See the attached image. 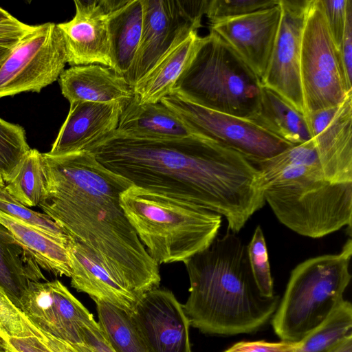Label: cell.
Here are the masks:
<instances>
[{
  "label": "cell",
  "mask_w": 352,
  "mask_h": 352,
  "mask_svg": "<svg viewBox=\"0 0 352 352\" xmlns=\"http://www.w3.org/2000/svg\"><path fill=\"white\" fill-rule=\"evenodd\" d=\"M86 151L132 185L220 214L235 234L266 204L258 169L239 152L197 134L162 140L116 131Z\"/></svg>",
  "instance_id": "1"
},
{
  "label": "cell",
  "mask_w": 352,
  "mask_h": 352,
  "mask_svg": "<svg viewBox=\"0 0 352 352\" xmlns=\"http://www.w3.org/2000/svg\"><path fill=\"white\" fill-rule=\"evenodd\" d=\"M45 192L38 207L87 247L110 275L139 295L158 288L159 265L148 254L120 203L132 184L86 151L42 153Z\"/></svg>",
  "instance_id": "2"
},
{
  "label": "cell",
  "mask_w": 352,
  "mask_h": 352,
  "mask_svg": "<svg viewBox=\"0 0 352 352\" xmlns=\"http://www.w3.org/2000/svg\"><path fill=\"white\" fill-rule=\"evenodd\" d=\"M190 288L184 311L190 326L223 336L251 333L274 314L280 298L263 296L252 277L246 245L228 230L185 261Z\"/></svg>",
  "instance_id": "3"
},
{
  "label": "cell",
  "mask_w": 352,
  "mask_h": 352,
  "mask_svg": "<svg viewBox=\"0 0 352 352\" xmlns=\"http://www.w3.org/2000/svg\"><path fill=\"white\" fill-rule=\"evenodd\" d=\"M248 160L261 173L265 203L285 226L313 239L351 230L352 182L326 178L312 139L272 157Z\"/></svg>",
  "instance_id": "4"
},
{
  "label": "cell",
  "mask_w": 352,
  "mask_h": 352,
  "mask_svg": "<svg viewBox=\"0 0 352 352\" xmlns=\"http://www.w3.org/2000/svg\"><path fill=\"white\" fill-rule=\"evenodd\" d=\"M124 212L158 265L184 263L218 236L222 217L191 203L131 185L120 195Z\"/></svg>",
  "instance_id": "5"
},
{
  "label": "cell",
  "mask_w": 352,
  "mask_h": 352,
  "mask_svg": "<svg viewBox=\"0 0 352 352\" xmlns=\"http://www.w3.org/2000/svg\"><path fill=\"white\" fill-rule=\"evenodd\" d=\"M263 83L214 31L199 36L173 93L201 107L248 120L257 111Z\"/></svg>",
  "instance_id": "6"
},
{
  "label": "cell",
  "mask_w": 352,
  "mask_h": 352,
  "mask_svg": "<svg viewBox=\"0 0 352 352\" xmlns=\"http://www.w3.org/2000/svg\"><path fill=\"white\" fill-rule=\"evenodd\" d=\"M351 256L349 238L340 252L309 258L292 270L272 318L280 340L300 343L341 303L351 279Z\"/></svg>",
  "instance_id": "7"
},
{
  "label": "cell",
  "mask_w": 352,
  "mask_h": 352,
  "mask_svg": "<svg viewBox=\"0 0 352 352\" xmlns=\"http://www.w3.org/2000/svg\"><path fill=\"white\" fill-rule=\"evenodd\" d=\"M300 72L305 116L338 106L352 94L318 0H309L307 4Z\"/></svg>",
  "instance_id": "8"
},
{
  "label": "cell",
  "mask_w": 352,
  "mask_h": 352,
  "mask_svg": "<svg viewBox=\"0 0 352 352\" xmlns=\"http://www.w3.org/2000/svg\"><path fill=\"white\" fill-rule=\"evenodd\" d=\"M66 63L65 41L57 24L34 25L0 67V98L40 92L59 78Z\"/></svg>",
  "instance_id": "9"
},
{
  "label": "cell",
  "mask_w": 352,
  "mask_h": 352,
  "mask_svg": "<svg viewBox=\"0 0 352 352\" xmlns=\"http://www.w3.org/2000/svg\"><path fill=\"white\" fill-rule=\"evenodd\" d=\"M160 102L194 133L232 148L248 160L268 159L293 146L248 120L201 107L176 93Z\"/></svg>",
  "instance_id": "10"
},
{
  "label": "cell",
  "mask_w": 352,
  "mask_h": 352,
  "mask_svg": "<svg viewBox=\"0 0 352 352\" xmlns=\"http://www.w3.org/2000/svg\"><path fill=\"white\" fill-rule=\"evenodd\" d=\"M143 27L133 63L124 76L133 87L182 37L197 31L208 0H141Z\"/></svg>",
  "instance_id": "11"
},
{
  "label": "cell",
  "mask_w": 352,
  "mask_h": 352,
  "mask_svg": "<svg viewBox=\"0 0 352 352\" xmlns=\"http://www.w3.org/2000/svg\"><path fill=\"white\" fill-rule=\"evenodd\" d=\"M20 309L39 330L72 342H85L81 329L93 315L60 280L32 282L20 300Z\"/></svg>",
  "instance_id": "12"
},
{
  "label": "cell",
  "mask_w": 352,
  "mask_h": 352,
  "mask_svg": "<svg viewBox=\"0 0 352 352\" xmlns=\"http://www.w3.org/2000/svg\"><path fill=\"white\" fill-rule=\"evenodd\" d=\"M130 316L144 352H192L189 320L170 290L143 293Z\"/></svg>",
  "instance_id": "13"
},
{
  "label": "cell",
  "mask_w": 352,
  "mask_h": 352,
  "mask_svg": "<svg viewBox=\"0 0 352 352\" xmlns=\"http://www.w3.org/2000/svg\"><path fill=\"white\" fill-rule=\"evenodd\" d=\"M309 0H279L281 17L270 63L262 83L305 116L300 61Z\"/></svg>",
  "instance_id": "14"
},
{
  "label": "cell",
  "mask_w": 352,
  "mask_h": 352,
  "mask_svg": "<svg viewBox=\"0 0 352 352\" xmlns=\"http://www.w3.org/2000/svg\"><path fill=\"white\" fill-rule=\"evenodd\" d=\"M117 0H75L76 13L57 24L65 41L67 63L98 64L113 68L109 23Z\"/></svg>",
  "instance_id": "15"
},
{
  "label": "cell",
  "mask_w": 352,
  "mask_h": 352,
  "mask_svg": "<svg viewBox=\"0 0 352 352\" xmlns=\"http://www.w3.org/2000/svg\"><path fill=\"white\" fill-rule=\"evenodd\" d=\"M305 118L326 178L352 182V94L340 105L309 113Z\"/></svg>",
  "instance_id": "16"
},
{
  "label": "cell",
  "mask_w": 352,
  "mask_h": 352,
  "mask_svg": "<svg viewBox=\"0 0 352 352\" xmlns=\"http://www.w3.org/2000/svg\"><path fill=\"white\" fill-rule=\"evenodd\" d=\"M281 17L279 3L212 25L217 33L261 80L267 69Z\"/></svg>",
  "instance_id": "17"
},
{
  "label": "cell",
  "mask_w": 352,
  "mask_h": 352,
  "mask_svg": "<svg viewBox=\"0 0 352 352\" xmlns=\"http://www.w3.org/2000/svg\"><path fill=\"white\" fill-rule=\"evenodd\" d=\"M124 103L70 102L67 116L47 153L87 151L117 130Z\"/></svg>",
  "instance_id": "18"
},
{
  "label": "cell",
  "mask_w": 352,
  "mask_h": 352,
  "mask_svg": "<svg viewBox=\"0 0 352 352\" xmlns=\"http://www.w3.org/2000/svg\"><path fill=\"white\" fill-rule=\"evenodd\" d=\"M72 273L71 285L94 300L112 304L131 314L141 295L115 280L94 254L72 238L67 245Z\"/></svg>",
  "instance_id": "19"
},
{
  "label": "cell",
  "mask_w": 352,
  "mask_h": 352,
  "mask_svg": "<svg viewBox=\"0 0 352 352\" xmlns=\"http://www.w3.org/2000/svg\"><path fill=\"white\" fill-rule=\"evenodd\" d=\"M58 82L63 96L70 102H126L134 97L133 87L113 69L98 64L72 66Z\"/></svg>",
  "instance_id": "20"
},
{
  "label": "cell",
  "mask_w": 352,
  "mask_h": 352,
  "mask_svg": "<svg viewBox=\"0 0 352 352\" xmlns=\"http://www.w3.org/2000/svg\"><path fill=\"white\" fill-rule=\"evenodd\" d=\"M116 131L133 138L162 140L195 134L161 102L140 104L134 97L124 104Z\"/></svg>",
  "instance_id": "21"
},
{
  "label": "cell",
  "mask_w": 352,
  "mask_h": 352,
  "mask_svg": "<svg viewBox=\"0 0 352 352\" xmlns=\"http://www.w3.org/2000/svg\"><path fill=\"white\" fill-rule=\"evenodd\" d=\"M197 31L180 38L134 86V98L140 104L160 102L173 93L188 65L199 38Z\"/></svg>",
  "instance_id": "22"
},
{
  "label": "cell",
  "mask_w": 352,
  "mask_h": 352,
  "mask_svg": "<svg viewBox=\"0 0 352 352\" xmlns=\"http://www.w3.org/2000/svg\"><path fill=\"white\" fill-rule=\"evenodd\" d=\"M0 225L30 253L41 268L56 276L70 277L67 245L61 239L0 210Z\"/></svg>",
  "instance_id": "23"
},
{
  "label": "cell",
  "mask_w": 352,
  "mask_h": 352,
  "mask_svg": "<svg viewBox=\"0 0 352 352\" xmlns=\"http://www.w3.org/2000/svg\"><path fill=\"white\" fill-rule=\"evenodd\" d=\"M143 27L141 0H117L109 19L110 53L113 69L124 76L131 67Z\"/></svg>",
  "instance_id": "24"
},
{
  "label": "cell",
  "mask_w": 352,
  "mask_h": 352,
  "mask_svg": "<svg viewBox=\"0 0 352 352\" xmlns=\"http://www.w3.org/2000/svg\"><path fill=\"white\" fill-rule=\"evenodd\" d=\"M248 120L292 145L311 140L304 114L263 85L258 108Z\"/></svg>",
  "instance_id": "25"
},
{
  "label": "cell",
  "mask_w": 352,
  "mask_h": 352,
  "mask_svg": "<svg viewBox=\"0 0 352 352\" xmlns=\"http://www.w3.org/2000/svg\"><path fill=\"white\" fill-rule=\"evenodd\" d=\"M43 280L33 257L0 225V287L20 309V300L30 283Z\"/></svg>",
  "instance_id": "26"
},
{
  "label": "cell",
  "mask_w": 352,
  "mask_h": 352,
  "mask_svg": "<svg viewBox=\"0 0 352 352\" xmlns=\"http://www.w3.org/2000/svg\"><path fill=\"white\" fill-rule=\"evenodd\" d=\"M43 155L30 148L5 183V191L15 201L29 208L38 206L45 192Z\"/></svg>",
  "instance_id": "27"
},
{
  "label": "cell",
  "mask_w": 352,
  "mask_h": 352,
  "mask_svg": "<svg viewBox=\"0 0 352 352\" xmlns=\"http://www.w3.org/2000/svg\"><path fill=\"white\" fill-rule=\"evenodd\" d=\"M98 324L115 352H144L130 314L104 301H96Z\"/></svg>",
  "instance_id": "28"
},
{
  "label": "cell",
  "mask_w": 352,
  "mask_h": 352,
  "mask_svg": "<svg viewBox=\"0 0 352 352\" xmlns=\"http://www.w3.org/2000/svg\"><path fill=\"white\" fill-rule=\"evenodd\" d=\"M352 305L344 299L327 318L300 342L299 352H326L352 334Z\"/></svg>",
  "instance_id": "29"
},
{
  "label": "cell",
  "mask_w": 352,
  "mask_h": 352,
  "mask_svg": "<svg viewBox=\"0 0 352 352\" xmlns=\"http://www.w3.org/2000/svg\"><path fill=\"white\" fill-rule=\"evenodd\" d=\"M30 149L25 129L0 118V177L4 184Z\"/></svg>",
  "instance_id": "30"
},
{
  "label": "cell",
  "mask_w": 352,
  "mask_h": 352,
  "mask_svg": "<svg viewBox=\"0 0 352 352\" xmlns=\"http://www.w3.org/2000/svg\"><path fill=\"white\" fill-rule=\"evenodd\" d=\"M246 248L250 269L258 291L264 297L274 296L273 280L267 248L260 226L256 228Z\"/></svg>",
  "instance_id": "31"
},
{
  "label": "cell",
  "mask_w": 352,
  "mask_h": 352,
  "mask_svg": "<svg viewBox=\"0 0 352 352\" xmlns=\"http://www.w3.org/2000/svg\"><path fill=\"white\" fill-rule=\"evenodd\" d=\"M0 210L59 239L71 238L48 215L34 211L13 199L5 191L4 186L0 187Z\"/></svg>",
  "instance_id": "32"
},
{
  "label": "cell",
  "mask_w": 352,
  "mask_h": 352,
  "mask_svg": "<svg viewBox=\"0 0 352 352\" xmlns=\"http://www.w3.org/2000/svg\"><path fill=\"white\" fill-rule=\"evenodd\" d=\"M279 0H208L205 15L210 25L277 6Z\"/></svg>",
  "instance_id": "33"
},
{
  "label": "cell",
  "mask_w": 352,
  "mask_h": 352,
  "mask_svg": "<svg viewBox=\"0 0 352 352\" xmlns=\"http://www.w3.org/2000/svg\"><path fill=\"white\" fill-rule=\"evenodd\" d=\"M0 336L3 339L37 336L33 324L0 287Z\"/></svg>",
  "instance_id": "34"
},
{
  "label": "cell",
  "mask_w": 352,
  "mask_h": 352,
  "mask_svg": "<svg viewBox=\"0 0 352 352\" xmlns=\"http://www.w3.org/2000/svg\"><path fill=\"white\" fill-rule=\"evenodd\" d=\"M332 39L339 51L349 0H318Z\"/></svg>",
  "instance_id": "35"
},
{
  "label": "cell",
  "mask_w": 352,
  "mask_h": 352,
  "mask_svg": "<svg viewBox=\"0 0 352 352\" xmlns=\"http://www.w3.org/2000/svg\"><path fill=\"white\" fill-rule=\"evenodd\" d=\"M300 343H292L280 340L240 341L232 345L223 352H299Z\"/></svg>",
  "instance_id": "36"
},
{
  "label": "cell",
  "mask_w": 352,
  "mask_h": 352,
  "mask_svg": "<svg viewBox=\"0 0 352 352\" xmlns=\"http://www.w3.org/2000/svg\"><path fill=\"white\" fill-rule=\"evenodd\" d=\"M341 62L348 84L352 87V1L349 0L343 36L339 47Z\"/></svg>",
  "instance_id": "37"
},
{
  "label": "cell",
  "mask_w": 352,
  "mask_h": 352,
  "mask_svg": "<svg viewBox=\"0 0 352 352\" xmlns=\"http://www.w3.org/2000/svg\"><path fill=\"white\" fill-rule=\"evenodd\" d=\"M36 329L37 337H38L52 352H95L85 342L82 343H72L55 338L39 330L36 327Z\"/></svg>",
  "instance_id": "38"
},
{
  "label": "cell",
  "mask_w": 352,
  "mask_h": 352,
  "mask_svg": "<svg viewBox=\"0 0 352 352\" xmlns=\"http://www.w3.org/2000/svg\"><path fill=\"white\" fill-rule=\"evenodd\" d=\"M80 333L84 342L88 344L95 352H115L107 341L95 320L88 325L83 327Z\"/></svg>",
  "instance_id": "39"
},
{
  "label": "cell",
  "mask_w": 352,
  "mask_h": 352,
  "mask_svg": "<svg viewBox=\"0 0 352 352\" xmlns=\"http://www.w3.org/2000/svg\"><path fill=\"white\" fill-rule=\"evenodd\" d=\"M12 352H52L37 336L5 340Z\"/></svg>",
  "instance_id": "40"
},
{
  "label": "cell",
  "mask_w": 352,
  "mask_h": 352,
  "mask_svg": "<svg viewBox=\"0 0 352 352\" xmlns=\"http://www.w3.org/2000/svg\"><path fill=\"white\" fill-rule=\"evenodd\" d=\"M34 25H29L14 18L0 22V41L21 39L30 32Z\"/></svg>",
  "instance_id": "41"
},
{
  "label": "cell",
  "mask_w": 352,
  "mask_h": 352,
  "mask_svg": "<svg viewBox=\"0 0 352 352\" xmlns=\"http://www.w3.org/2000/svg\"><path fill=\"white\" fill-rule=\"evenodd\" d=\"M20 40L0 41V67Z\"/></svg>",
  "instance_id": "42"
},
{
  "label": "cell",
  "mask_w": 352,
  "mask_h": 352,
  "mask_svg": "<svg viewBox=\"0 0 352 352\" xmlns=\"http://www.w3.org/2000/svg\"><path fill=\"white\" fill-rule=\"evenodd\" d=\"M326 352H352V334L345 338Z\"/></svg>",
  "instance_id": "43"
},
{
  "label": "cell",
  "mask_w": 352,
  "mask_h": 352,
  "mask_svg": "<svg viewBox=\"0 0 352 352\" xmlns=\"http://www.w3.org/2000/svg\"><path fill=\"white\" fill-rule=\"evenodd\" d=\"M13 16H12L10 13H8L4 9L0 8V22L9 21L14 19Z\"/></svg>",
  "instance_id": "44"
},
{
  "label": "cell",
  "mask_w": 352,
  "mask_h": 352,
  "mask_svg": "<svg viewBox=\"0 0 352 352\" xmlns=\"http://www.w3.org/2000/svg\"><path fill=\"white\" fill-rule=\"evenodd\" d=\"M0 352H12L5 339L0 336Z\"/></svg>",
  "instance_id": "45"
},
{
  "label": "cell",
  "mask_w": 352,
  "mask_h": 352,
  "mask_svg": "<svg viewBox=\"0 0 352 352\" xmlns=\"http://www.w3.org/2000/svg\"><path fill=\"white\" fill-rule=\"evenodd\" d=\"M4 185H5L4 182L2 179V178L0 177V187H3Z\"/></svg>",
  "instance_id": "46"
}]
</instances>
